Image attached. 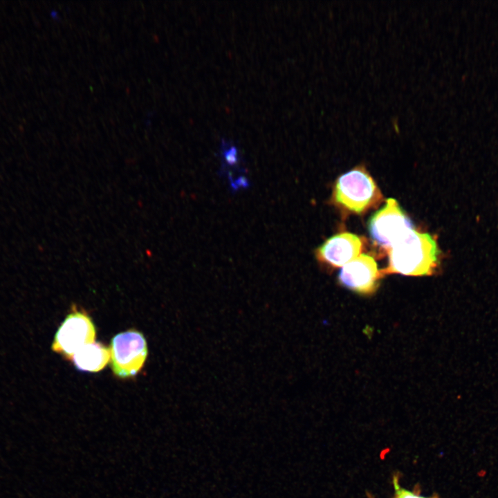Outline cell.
I'll use <instances>...</instances> for the list:
<instances>
[{"label":"cell","mask_w":498,"mask_h":498,"mask_svg":"<svg viewBox=\"0 0 498 498\" xmlns=\"http://www.w3.org/2000/svg\"><path fill=\"white\" fill-rule=\"evenodd\" d=\"M362 243L359 237L349 232L328 239L315 252L317 259L332 266H344L360 255Z\"/></svg>","instance_id":"7"},{"label":"cell","mask_w":498,"mask_h":498,"mask_svg":"<svg viewBox=\"0 0 498 498\" xmlns=\"http://www.w3.org/2000/svg\"><path fill=\"white\" fill-rule=\"evenodd\" d=\"M413 228L410 219L394 199H387L385 205L371 216L369 223L372 239L387 249H389Z\"/></svg>","instance_id":"5"},{"label":"cell","mask_w":498,"mask_h":498,"mask_svg":"<svg viewBox=\"0 0 498 498\" xmlns=\"http://www.w3.org/2000/svg\"><path fill=\"white\" fill-rule=\"evenodd\" d=\"M380 272L374 259L366 254L360 255L341 268L340 283L356 293L369 294L375 291Z\"/></svg>","instance_id":"6"},{"label":"cell","mask_w":498,"mask_h":498,"mask_svg":"<svg viewBox=\"0 0 498 498\" xmlns=\"http://www.w3.org/2000/svg\"><path fill=\"white\" fill-rule=\"evenodd\" d=\"M109 359V349L100 342H93L76 351L71 360L80 371L98 372L104 368Z\"/></svg>","instance_id":"8"},{"label":"cell","mask_w":498,"mask_h":498,"mask_svg":"<svg viewBox=\"0 0 498 498\" xmlns=\"http://www.w3.org/2000/svg\"><path fill=\"white\" fill-rule=\"evenodd\" d=\"M237 149L235 147H232L228 149L225 154V156L228 162L230 163H234L237 160Z\"/></svg>","instance_id":"10"},{"label":"cell","mask_w":498,"mask_h":498,"mask_svg":"<svg viewBox=\"0 0 498 498\" xmlns=\"http://www.w3.org/2000/svg\"><path fill=\"white\" fill-rule=\"evenodd\" d=\"M111 367L120 378L136 376L147 356V345L142 333L129 329L115 335L111 341Z\"/></svg>","instance_id":"3"},{"label":"cell","mask_w":498,"mask_h":498,"mask_svg":"<svg viewBox=\"0 0 498 498\" xmlns=\"http://www.w3.org/2000/svg\"><path fill=\"white\" fill-rule=\"evenodd\" d=\"M381 199L374 181L362 167H358L342 174L336 181L333 201L344 210L361 214Z\"/></svg>","instance_id":"2"},{"label":"cell","mask_w":498,"mask_h":498,"mask_svg":"<svg viewBox=\"0 0 498 498\" xmlns=\"http://www.w3.org/2000/svg\"><path fill=\"white\" fill-rule=\"evenodd\" d=\"M95 328L91 317L84 311L75 306L62 322L54 337L52 350L71 360L82 347L93 342Z\"/></svg>","instance_id":"4"},{"label":"cell","mask_w":498,"mask_h":498,"mask_svg":"<svg viewBox=\"0 0 498 498\" xmlns=\"http://www.w3.org/2000/svg\"><path fill=\"white\" fill-rule=\"evenodd\" d=\"M386 273L409 276L430 275L439 265L440 251L435 239L414 228L389 249Z\"/></svg>","instance_id":"1"},{"label":"cell","mask_w":498,"mask_h":498,"mask_svg":"<svg viewBox=\"0 0 498 498\" xmlns=\"http://www.w3.org/2000/svg\"><path fill=\"white\" fill-rule=\"evenodd\" d=\"M394 484L396 491L395 498H426L400 488L396 480L394 481Z\"/></svg>","instance_id":"9"}]
</instances>
